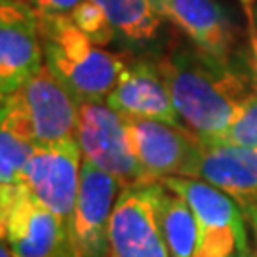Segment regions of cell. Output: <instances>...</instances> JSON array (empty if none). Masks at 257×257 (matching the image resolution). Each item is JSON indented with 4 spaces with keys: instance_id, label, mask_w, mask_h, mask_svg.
Here are the masks:
<instances>
[{
    "instance_id": "6da1fadb",
    "label": "cell",
    "mask_w": 257,
    "mask_h": 257,
    "mask_svg": "<svg viewBox=\"0 0 257 257\" xmlns=\"http://www.w3.org/2000/svg\"><path fill=\"white\" fill-rule=\"evenodd\" d=\"M156 65L181 122L198 138H213L227 130L249 93L232 65H219L196 48H174Z\"/></svg>"
},
{
    "instance_id": "7a4b0ae2",
    "label": "cell",
    "mask_w": 257,
    "mask_h": 257,
    "mask_svg": "<svg viewBox=\"0 0 257 257\" xmlns=\"http://www.w3.org/2000/svg\"><path fill=\"white\" fill-rule=\"evenodd\" d=\"M44 63L80 103L107 101L126 61L93 44L69 16L37 12Z\"/></svg>"
},
{
    "instance_id": "3957f363",
    "label": "cell",
    "mask_w": 257,
    "mask_h": 257,
    "mask_svg": "<svg viewBox=\"0 0 257 257\" xmlns=\"http://www.w3.org/2000/svg\"><path fill=\"white\" fill-rule=\"evenodd\" d=\"M80 101L46 63L16 92L2 97V128L35 147L76 139Z\"/></svg>"
},
{
    "instance_id": "277c9868",
    "label": "cell",
    "mask_w": 257,
    "mask_h": 257,
    "mask_svg": "<svg viewBox=\"0 0 257 257\" xmlns=\"http://www.w3.org/2000/svg\"><path fill=\"white\" fill-rule=\"evenodd\" d=\"M76 141L84 160L114 175L124 189L147 183L132 149L128 118L105 101L80 103Z\"/></svg>"
},
{
    "instance_id": "5b68a950",
    "label": "cell",
    "mask_w": 257,
    "mask_h": 257,
    "mask_svg": "<svg viewBox=\"0 0 257 257\" xmlns=\"http://www.w3.org/2000/svg\"><path fill=\"white\" fill-rule=\"evenodd\" d=\"M2 240L12 257H76L71 225L48 210L27 189L0 211Z\"/></svg>"
},
{
    "instance_id": "8992f818",
    "label": "cell",
    "mask_w": 257,
    "mask_h": 257,
    "mask_svg": "<svg viewBox=\"0 0 257 257\" xmlns=\"http://www.w3.org/2000/svg\"><path fill=\"white\" fill-rule=\"evenodd\" d=\"M124 189L114 175L82 162L80 187L71 217V234L76 257L109 255V229L112 211Z\"/></svg>"
},
{
    "instance_id": "52a82bcc",
    "label": "cell",
    "mask_w": 257,
    "mask_h": 257,
    "mask_svg": "<svg viewBox=\"0 0 257 257\" xmlns=\"http://www.w3.org/2000/svg\"><path fill=\"white\" fill-rule=\"evenodd\" d=\"M155 185L122 189L110 219L107 257H170L156 210Z\"/></svg>"
},
{
    "instance_id": "ba28073f",
    "label": "cell",
    "mask_w": 257,
    "mask_h": 257,
    "mask_svg": "<svg viewBox=\"0 0 257 257\" xmlns=\"http://www.w3.org/2000/svg\"><path fill=\"white\" fill-rule=\"evenodd\" d=\"M80 172L82 151L78 141L71 139L35 149L23 172V183L38 202L71 225L80 187Z\"/></svg>"
},
{
    "instance_id": "9c48e42d",
    "label": "cell",
    "mask_w": 257,
    "mask_h": 257,
    "mask_svg": "<svg viewBox=\"0 0 257 257\" xmlns=\"http://www.w3.org/2000/svg\"><path fill=\"white\" fill-rule=\"evenodd\" d=\"M128 130L134 155L147 183L187 175L200 145L194 132L145 118H128Z\"/></svg>"
},
{
    "instance_id": "30bf717a",
    "label": "cell",
    "mask_w": 257,
    "mask_h": 257,
    "mask_svg": "<svg viewBox=\"0 0 257 257\" xmlns=\"http://www.w3.org/2000/svg\"><path fill=\"white\" fill-rule=\"evenodd\" d=\"M44 65L37 10L27 2L2 0L0 6V93L16 92Z\"/></svg>"
},
{
    "instance_id": "8fae6325",
    "label": "cell",
    "mask_w": 257,
    "mask_h": 257,
    "mask_svg": "<svg viewBox=\"0 0 257 257\" xmlns=\"http://www.w3.org/2000/svg\"><path fill=\"white\" fill-rule=\"evenodd\" d=\"M156 12L193 42V46L219 65L230 67L234 25L221 0H153Z\"/></svg>"
},
{
    "instance_id": "7c38bea8",
    "label": "cell",
    "mask_w": 257,
    "mask_h": 257,
    "mask_svg": "<svg viewBox=\"0 0 257 257\" xmlns=\"http://www.w3.org/2000/svg\"><path fill=\"white\" fill-rule=\"evenodd\" d=\"M185 177H194L217 187L232 196L242 211L248 210L257 204V147L200 141Z\"/></svg>"
},
{
    "instance_id": "4fadbf2b",
    "label": "cell",
    "mask_w": 257,
    "mask_h": 257,
    "mask_svg": "<svg viewBox=\"0 0 257 257\" xmlns=\"http://www.w3.org/2000/svg\"><path fill=\"white\" fill-rule=\"evenodd\" d=\"M105 103L126 118L160 120L174 126L183 124L156 61L136 59L126 63L118 84Z\"/></svg>"
},
{
    "instance_id": "5bb4252c",
    "label": "cell",
    "mask_w": 257,
    "mask_h": 257,
    "mask_svg": "<svg viewBox=\"0 0 257 257\" xmlns=\"http://www.w3.org/2000/svg\"><path fill=\"white\" fill-rule=\"evenodd\" d=\"M164 185L179 194L191 208L198 230H248V219L238 202L217 187L194 177H168L164 179Z\"/></svg>"
},
{
    "instance_id": "9a60e30c",
    "label": "cell",
    "mask_w": 257,
    "mask_h": 257,
    "mask_svg": "<svg viewBox=\"0 0 257 257\" xmlns=\"http://www.w3.org/2000/svg\"><path fill=\"white\" fill-rule=\"evenodd\" d=\"M155 196L158 219L170 257H194L198 225L191 208L179 194L170 191L164 181H156Z\"/></svg>"
},
{
    "instance_id": "2e32d148",
    "label": "cell",
    "mask_w": 257,
    "mask_h": 257,
    "mask_svg": "<svg viewBox=\"0 0 257 257\" xmlns=\"http://www.w3.org/2000/svg\"><path fill=\"white\" fill-rule=\"evenodd\" d=\"M107 14L116 35L132 44H143L156 37L162 18L153 0H93Z\"/></svg>"
},
{
    "instance_id": "e0dca14e",
    "label": "cell",
    "mask_w": 257,
    "mask_h": 257,
    "mask_svg": "<svg viewBox=\"0 0 257 257\" xmlns=\"http://www.w3.org/2000/svg\"><path fill=\"white\" fill-rule=\"evenodd\" d=\"M35 149L10 130L0 128V211L8 210L25 191L23 172Z\"/></svg>"
},
{
    "instance_id": "ac0fdd59",
    "label": "cell",
    "mask_w": 257,
    "mask_h": 257,
    "mask_svg": "<svg viewBox=\"0 0 257 257\" xmlns=\"http://www.w3.org/2000/svg\"><path fill=\"white\" fill-rule=\"evenodd\" d=\"M198 138V136H196ZM202 143L236 145V147H257V92H249L238 105L227 130L213 138H198Z\"/></svg>"
},
{
    "instance_id": "d6986e66",
    "label": "cell",
    "mask_w": 257,
    "mask_h": 257,
    "mask_svg": "<svg viewBox=\"0 0 257 257\" xmlns=\"http://www.w3.org/2000/svg\"><path fill=\"white\" fill-rule=\"evenodd\" d=\"M69 18L73 19L74 25L97 46L110 44L114 35H116V31H114V27L110 25L109 18H107V14L93 0H84L82 4H78L71 12Z\"/></svg>"
},
{
    "instance_id": "ffe728a7",
    "label": "cell",
    "mask_w": 257,
    "mask_h": 257,
    "mask_svg": "<svg viewBox=\"0 0 257 257\" xmlns=\"http://www.w3.org/2000/svg\"><path fill=\"white\" fill-rule=\"evenodd\" d=\"M27 2L37 10V12L71 16V12H73L78 4H82L84 0H27Z\"/></svg>"
},
{
    "instance_id": "44dd1931",
    "label": "cell",
    "mask_w": 257,
    "mask_h": 257,
    "mask_svg": "<svg viewBox=\"0 0 257 257\" xmlns=\"http://www.w3.org/2000/svg\"><path fill=\"white\" fill-rule=\"evenodd\" d=\"M249 21V52H251V71H253V78L257 84V27L253 16H246Z\"/></svg>"
},
{
    "instance_id": "7402d4cb",
    "label": "cell",
    "mask_w": 257,
    "mask_h": 257,
    "mask_svg": "<svg viewBox=\"0 0 257 257\" xmlns=\"http://www.w3.org/2000/svg\"><path fill=\"white\" fill-rule=\"evenodd\" d=\"M244 215H246V219H248L249 229L253 232V240H255V244H257V204L255 206H249L248 210H244Z\"/></svg>"
},
{
    "instance_id": "603a6c76",
    "label": "cell",
    "mask_w": 257,
    "mask_h": 257,
    "mask_svg": "<svg viewBox=\"0 0 257 257\" xmlns=\"http://www.w3.org/2000/svg\"><path fill=\"white\" fill-rule=\"evenodd\" d=\"M238 2H240V6L244 8V14H246V16H253L257 0H238Z\"/></svg>"
},
{
    "instance_id": "cb8c5ba5",
    "label": "cell",
    "mask_w": 257,
    "mask_h": 257,
    "mask_svg": "<svg viewBox=\"0 0 257 257\" xmlns=\"http://www.w3.org/2000/svg\"><path fill=\"white\" fill-rule=\"evenodd\" d=\"M240 253H242V257H257V244L251 246V242H249L248 248L244 249V251H240Z\"/></svg>"
},
{
    "instance_id": "d4e9b609",
    "label": "cell",
    "mask_w": 257,
    "mask_h": 257,
    "mask_svg": "<svg viewBox=\"0 0 257 257\" xmlns=\"http://www.w3.org/2000/svg\"><path fill=\"white\" fill-rule=\"evenodd\" d=\"M253 21H255V27H257V4H255V10H253Z\"/></svg>"
},
{
    "instance_id": "484cf974",
    "label": "cell",
    "mask_w": 257,
    "mask_h": 257,
    "mask_svg": "<svg viewBox=\"0 0 257 257\" xmlns=\"http://www.w3.org/2000/svg\"><path fill=\"white\" fill-rule=\"evenodd\" d=\"M230 257H242V253H240L238 249H236V251H234V253H232V255H230Z\"/></svg>"
}]
</instances>
